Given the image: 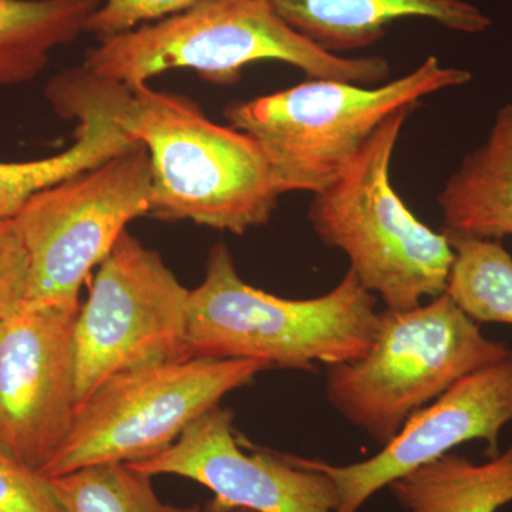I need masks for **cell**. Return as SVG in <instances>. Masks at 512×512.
Returning a JSON list of instances; mask_svg holds the SVG:
<instances>
[{
    "label": "cell",
    "mask_w": 512,
    "mask_h": 512,
    "mask_svg": "<svg viewBox=\"0 0 512 512\" xmlns=\"http://www.w3.org/2000/svg\"><path fill=\"white\" fill-rule=\"evenodd\" d=\"M269 369L259 360L181 357L121 373L77 410L69 436L40 474L55 478L157 456L222 397Z\"/></svg>",
    "instance_id": "cell-7"
},
{
    "label": "cell",
    "mask_w": 512,
    "mask_h": 512,
    "mask_svg": "<svg viewBox=\"0 0 512 512\" xmlns=\"http://www.w3.org/2000/svg\"><path fill=\"white\" fill-rule=\"evenodd\" d=\"M151 476L124 463L96 464L49 478L66 512H201L200 505L164 503Z\"/></svg>",
    "instance_id": "cell-19"
},
{
    "label": "cell",
    "mask_w": 512,
    "mask_h": 512,
    "mask_svg": "<svg viewBox=\"0 0 512 512\" xmlns=\"http://www.w3.org/2000/svg\"><path fill=\"white\" fill-rule=\"evenodd\" d=\"M232 512H255V511L244 510V508H241V510H235Z\"/></svg>",
    "instance_id": "cell-23"
},
{
    "label": "cell",
    "mask_w": 512,
    "mask_h": 512,
    "mask_svg": "<svg viewBox=\"0 0 512 512\" xmlns=\"http://www.w3.org/2000/svg\"><path fill=\"white\" fill-rule=\"evenodd\" d=\"M389 488L406 512H497L512 503V446L481 464L451 451Z\"/></svg>",
    "instance_id": "cell-16"
},
{
    "label": "cell",
    "mask_w": 512,
    "mask_h": 512,
    "mask_svg": "<svg viewBox=\"0 0 512 512\" xmlns=\"http://www.w3.org/2000/svg\"><path fill=\"white\" fill-rule=\"evenodd\" d=\"M46 97L63 119L77 120L76 141L55 156L0 163V218H15L36 194L107 163L136 146L113 120L53 80Z\"/></svg>",
    "instance_id": "cell-14"
},
{
    "label": "cell",
    "mask_w": 512,
    "mask_h": 512,
    "mask_svg": "<svg viewBox=\"0 0 512 512\" xmlns=\"http://www.w3.org/2000/svg\"><path fill=\"white\" fill-rule=\"evenodd\" d=\"M512 423V356L454 383L406 420L402 430L359 463H326L291 456L293 463L322 471L336 485V512H359L393 481L451 453L468 441H484L487 457L500 454V434Z\"/></svg>",
    "instance_id": "cell-11"
},
{
    "label": "cell",
    "mask_w": 512,
    "mask_h": 512,
    "mask_svg": "<svg viewBox=\"0 0 512 512\" xmlns=\"http://www.w3.org/2000/svg\"><path fill=\"white\" fill-rule=\"evenodd\" d=\"M53 80L106 113L147 148L148 215L235 235L271 220L281 194L264 151L248 134L214 123L194 101L157 92L148 83L101 79L83 66Z\"/></svg>",
    "instance_id": "cell-1"
},
{
    "label": "cell",
    "mask_w": 512,
    "mask_h": 512,
    "mask_svg": "<svg viewBox=\"0 0 512 512\" xmlns=\"http://www.w3.org/2000/svg\"><path fill=\"white\" fill-rule=\"evenodd\" d=\"M0 512H66L49 478L0 450Z\"/></svg>",
    "instance_id": "cell-20"
},
{
    "label": "cell",
    "mask_w": 512,
    "mask_h": 512,
    "mask_svg": "<svg viewBox=\"0 0 512 512\" xmlns=\"http://www.w3.org/2000/svg\"><path fill=\"white\" fill-rule=\"evenodd\" d=\"M447 238L454 261L444 292L478 325H512L510 252L497 239Z\"/></svg>",
    "instance_id": "cell-18"
},
{
    "label": "cell",
    "mask_w": 512,
    "mask_h": 512,
    "mask_svg": "<svg viewBox=\"0 0 512 512\" xmlns=\"http://www.w3.org/2000/svg\"><path fill=\"white\" fill-rule=\"evenodd\" d=\"M77 315L25 306L0 322V450L39 473L76 417Z\"/></svg>",
    "instance_id": "cell-10"
},
{
    "label": "cell",
    "mask_w": 512,
    "mask_h": 512,
    "mask_svg": "<svg viewBox=\"0 0 512 512\" xmlns=\"http://www.w3.org/2000/svg\"><path fill=\"white\" fill-rule=\"evenodd\" d=\"M473 74L429 56L399 79L376 86L308 79L225 110L229 126L254 138L271 165L279 194L328 188L345 173L377 128L396 111L419 106Z\"/></svg>",
    "instance_id": "cell-4"
},
{
    "label": "cell",
    "mask_w": 512,
    "mask_h": 512,
    "mask_svg": "<svg viewBox=\"0 0 512 512\" xmlns=\"http://www.w3.org/2000/svg\"><path fill=\"white\" fill-rule=\"evenodd\" d=\"M510 356L511 348L485 338L444 292L416 308L380 311L369 352L328 366L326 397L350 426L382 447L458 380Z\"/></svg>",
    "instance_id": "cell-6"
},
{
    "label": "cell",
    "mask_w": 512,
    "mask_h": 512,
    "mask_svg": "<svg viewBox=\"0 0 512 512\" xmlns=\"http://www.w3.org/2000/svg\"><path fill=\"white\" fill-rule=\"evenodd\" d=\"M188 296L160 252L126 229L74 325L77 410L121 373L188 357Z\"/></svg>",
    "instance_id": "cell-9"
},
{
    "label": "cell",
    "mask_w": 512,
    "mask_h": 512,
    "mask_svg": "<svg viewBox=\"0 0 512 512\" xmlns=\"http://www.w3.org/2000/svg\"><path fill=\"white\" fill-rule=\"evenodd\" d=\"M276 60L308 79L376 86L392 74L382 56L333 55L292 28L269 0H200L183 12L100 40L83 67L94 76L124 84L148 83L177 69L231 84L248 64Z\"/></svg>",
    "instance_id": "cell-3"
},
{
    "label": "cell",
    "mask_w": 512,
    "mask_h": 512,
    "mask_svg": "<svg viewBox=\"0 0 512 512\" xmlns=\"http://www.w3.org/2000/svg\"><path fill=\"white\" fill-rule=\"evenodd\" d=\"M414 107L392 114L335 183L313 197L308 217L329 248L384 309L416 308L446 291L454 251L443 232L421 222L394 190L390 168Z\"/></svg>",
    "instance_id": "cell-5"
},
{
    "label": "cell",
    "mask_w": 512,
    "mask_h": 512,
    "mask_svg": "<svg viewBox=\"0 0 512 512\" xmlns=\"http://www.w3.org/2000/svg\"><path fill=\"white\" fill-rule=\"evenodd\" d=\"M376 305L350 269L325 295H272L245 282L227 245L217 244L188 296L187 356L313 373L316 365L353 362L369 352L379 326Z\"/></svg>",
    "instance_id": "cell-2"
},
{
    "label": "cell",
    "mask_w": 512,
    "mask_h": 512,
    "mask_svg": "<svg viewBox=\"0 0 512 512\" xmlns=\"http://www.w3.org/2000/svg\"><path fill=\"white\" fill-rule=\"evenodd\" d=\"M150 204V157L140 143L36 194L13 218L29 256L26 306L79 312L93 269Z\"/></svg>",
    "instance_id": "cell-8"
},
{
    "label": "cell",
    "mask_w": 512,
    "mask_h": 512,
    "mask_svg": "<svg viewBox=\"0 0 512 512\" xmlns=\"http://www.w3.org/2000/svg\"><path fill=\"white\" fill-rule=\"evenodd\" d=\"M100 0H0V87L35 80L50 55L86 32Z\"/></svg>",
    "instance_id": "cell-17"
},
{
    "label": "cell",
    "mask_w": 512,
    "mask_h": 512,
    "mask_svg": "<svg viewBox=\"0 0 512 512\" xmlns=\"http://www.w3.org/2000/svg\"><path fill=\"white\" fill-rule=\"evenodd\" d=\"M234 412L212 407L163 453L128 464L147 476H177L214 494L207 512H336V485L325 473L293 463L288 454L242 450Z\"/></svg>",
    "instance_id": "cell-12"
},
{
    "label": "cell",
    "mask_w": 512,
    "mask_h": 512,
    "mask_svg": "<svg viewBox=\"0 0 512 512\" xmlns=\"http://www.w3.org/2000/svg\"><path fill=\"white\" fill-rule=\"evenodd\" d=\"M437 202L447 237H512V104L498 110L484 143L463 158Z\"/></svg>",
    "instance_id": "cell-15"
},
{
    "label": "cell",
    "mask_w": 512,
    "mask_h": 512,
    "mask_svg": "<svg viewBox=\"0 0 512 512\" xmlns=\"http://www.w3.org/2000/svg\"><path fill=\"white\" fill-rule=\"evenodd\" d=\"M301 35L326 52L367 49L394 22L424 19L451 32L478 35L493 20L468 0H269Z\"/></svg>",
    "instance_id": "cell-13"
},
{
    "label": "cell",
    "mask_w": 512,
    "mask_h": 512,
    "mask_svg": "<svg viewBox=\"0 0 512 512\" xmlns=\"http://www.w3.org/2000/svg\"><path fill=\"white\" fill-rule=\"evenodd\" d=\"M28 252L13 218H0V322L18 315L28 305Z\"/></svg>",
    "instance_id": "cell-22"
},
{
    "label": "cell",
    "mask_w": 512,
    "mask_h": 512,
    "mask_svg": "<svg viewBox=\"0 0 512 512\" xmlns=\"http://www.w3.org/2000/svg\"><path fill=\"white\" fill-rule=\"evenodd\" d=\"M200 0H100V6L90 16L86 32L100 40L120 35L183 12Z\"/></svg>",
    "instance_id": "cell-21"
}]
</instances>
